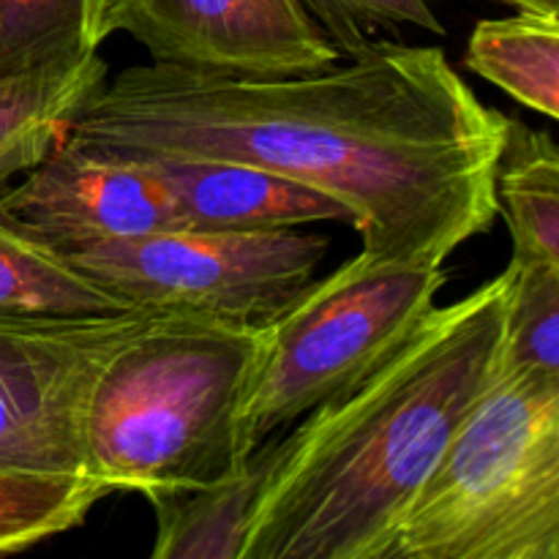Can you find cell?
Wrapping results in <instances>:
<instances>
[{
    "label": "cell",
    "instance_id": "1",
    "mask_svg": "<svg viewBox=\"0 0 559 559\" xmlns=\"http://www.w3.org/2000/svg\"><path fill=\"white\" fill-rule=\"evenodd\" d=\"M508 129L445 49L380 38L306 74L131 66L93 91L66 142L262 167L342 200L369 260L445 262L500 213Z\"/></svg>",
    "mask_w": 559,
    "mask_h": 559
},
{
    "label": "cell",
    "instance_id": "2",
    "mask_svg": "<svg viewBox=\"0 0 559 559\" xmlns=\"http://www.w3.org/2000/svg\"><path fill=\"white\" fill-rule=\"evenodd\" d=\"M511 265L437 306L388 364L284 431L243 559H388L404 513L497 380Z\"/></svg>",
    "mask_w": 559,
    "mask_h": 559
},
{
    "label": "cell",
    "instance_id": "3",
    "mask_svg": "<svg viewBox=\"0 0 559 559\" xmlns=\"http://www.w3.org/2000/svg\"><path fill=\"white\" fill-rule=\"evenodd\" d=\"M262 328L156 311L98 374L85 473L145 500L213 486L243 467L240 413Z\"/></svg>",
    "mask_w": 559,
    "mask_h": 559
},
{
    "label": "cell",
    "instance_id": "4",
    "mask_svg": "<svg viewBox=\"0 0 559 559\" xmlns=\"http://www.w3.org/2000/svg\"><path fill=\"white\" fill-rule=\"evenodd\" d=\"M388 559H559V374L502 366Z\"/></svg>",
    "mask_w": 559,
    "mask_h": 559
},
{
    "label": "cell",
    "instance_id": "5",
    "mask_svg": "<svg viewBox=\"0 0 559 559\" xmlns=\"http://www.w3.org/2000/svg\"><path fill=\"white\" fill-rule=\"evenodd\" d=\"M442 262L353 257L262 328L240 413L246 456L369 380L437 309Z\"/></svg>",
    "mask_w": 559,
    "mask_h": 559
},
{
    "label": "cell",
    "instance_id": "6",
    "mask_svg": "<svg viewBox=\"0 0 559 559\" xmlns=\"http://www.w3.org/2000/svg\"><path fill=\"white\" fill-rule=\"evenodd\" d=\"M328 249L325 235L293 227L267 233L164 229L58 251L129 309L265 328L314 284Z\"/></svg>",
    "mask_w": 559,
    "mask_h": 559
},
{
    "label": "cell",
    "instance_id": "7",
    "mask_svg": "<svg viewBox=\"0 0 559 559\" xmlns=\"http://www.w3.org/2000/svg\"><path fill=\"white\" fill-rule=\"evenodd\" d=\"M153 314L0 317V473L87 475L93 385Z\"/></svg>",
    "mask_w": 559,
    "mask_h": 559
},
{
    "label": "cell",
    "instance_id": "8",
    "mask_svg": "<svg viewBox=\"0 0 559 559\" xmlns=\"http://www.w3.org/2000/svg\"><path fill=\"white\" fill-rule=\"evenodd\" d=\"M109 27L151 63L205 74H306L344 58L300 0H109Z\"/></svg>",
    "mask_w": 559,
    "mask_h": 559
},
{
    "label": "cell",
    "instance_id": "9",
    "mask_svg": "<svg viewBox=\"0 0 559 559\" xmlns=\"http://www.w3.org/2000/svg\"><path fill=\"white\" fill-rule=\"evenodd\" d=\"M5 211L55 249L183 229L162 180L123 162L60 142L20 183L0 191Z\"/></svg>",
    "mask_w": 559,
    "mask_h": 559
},
{
    "label": "cell",
    "instance_id": "10",
    "mask_svg": "<svg viewBox=\"0 0 559 559\" xmlns=\"http://www.w3.org/2000/svg\"><path fill=\"white\" fill-rule=\"evenodd\" d=\"M123 162L145 164L162 180L183 229L267 233L322 222L353 224V213L336 197L251 164L173 156Z\"/></svg>",
    "mask_w": 559,
    "mask_h": 559
},
{
    "label": "cell",
    "instance_id": "11",
    "mask_svg": "<svg viewBox=\"0 0 559 559\" xmlns=\"http://www.w3.org/2000/svg\"><path fill=\"white\" fill-rule=\"evenodd\" d=\"M282 435L262 442L243 467L213 486L151 497L156 513L153 559H243L246 533L271 478Z\"/></svg>",
    "mask_w": 559,
    "mask_h": 559
},
{
    "label": "cell",
    "instance_id": "12",
    "mask_svg": "<svg viewBox=\"0 0 559 559\" xmlns=\"http://www.w3.org/2000/svg\"><path fill=\"white\" fill-rule=\"evenodd\" d=\"M107 80L98 52L0 80V191L49 156L82 104Z\"/></svg>",
    "mask_w": 559,
    "mask_h": 559
},
{
    "label": "cell",
    "instance_id": "13",
    "mask_svg": "<svg viewBox=\"0 0 559 559\" xmlns=\"http://www.w3.org/2000/svg\"><path fill=\"white\" fill-rule=\"evenodd\" d=\"M131 311L76 271L0 200V317H96Z\"/></svg>",
    "mask_w": 559,
    "mask_h": 559
},
{
    "label": "cell",
    "instance_id": "14",
    "mask_svg": "<svg viewBox=\"0 0 559 559\" xmlns=\"http://www.w3.org/2000/svg\"><path fill=\"white\" fill-rule=\"evenodd\" d=\"M497 211L519 265L559 267V140L511 120L497 169Z\"/></svg>",
    "mask_w": 559,
    "mask_h": 559
},
{
    "label": "cell",
    "instance_id": "15",
    "mask_svg": "<svg viewBox=\"0 0 559 559\" xmlns=\"http://www.w3.org/2000/svg\"><path fill=\"white\" fill-rule=\"evenodd\" d=\"M464 66L513 102L559 123V11L484 20L473 27Z\"/></svg>",
    "mask_w": 559,
    "mask_h": 559
},
{
    "label": "cell",
    "instance_id": "16",
    "mask_svg": "<svg viewBox=\"0 0 559 559\" xmlns=\"http://www.w3.org/2000/svg\"><path fill=\"white\" fill-rule=\"evenodd\" d=\"M109 0H0V80L98 52Z\"/></svg>",
    "mask_w": 559,
    "mask_h": 559
},
{
    "label": "cell",
    "instance_id": "17",
    "mask_svg": "<svg viewBox=\"0 0 559 559\" xmlns=\"http://www.w3.org/2000/svg\"><path fill=\"white\" fill-rule=\"evenodd\" d=\"M115 489L93 475L0 473V555L82 527Z\"/></svg>",
    "mask_w": 559,
    "mask_h": 559
},
{
    "label": "cell",
    "instance_id": "18",
    "mask_svg": "<svg viewBox=\"0 0 559 559\" xmlns=\"http://www.w3.org/2000/svg\"><path fill=\"white\" fill-rule=\"evenodd\" d=\"M508 265L513 282L502 366L559 374V267Z\"/></svg>",
    "mask_w": 559,
    "mask_h": 559
},
{
    "label": "cell",
    "instance_id": "19",
    "mask_svg": "<svg viewBox=\"0 0 559 559\" xmlns=\"http://www.w3.org/2000/svg\"><path fill=\"white\" fill-rule=\"evenodd\" d=\"M317 25L328 33L342 55H358L374 41L377 31H399V27H418V31L442 36L440 16L435 0H300Z\"/></svg>",
    "mask_w": 559,
    "mask_h": 559
},
{
    "label": "cell",
    "instance_id": "20",
    "mask_svg": "<svg viewBox=\"0 0 559 559\" xmlns=\"http://www.w3.org/2000/svg\"><path fill=\"white\" fill-rule=\"evenodd\" d=\"M500 3L524 11V14H555L559 11V0H500Z\"/></svg>",
    "mask_w": 559,
    "mask_h": 559
}]
</instances>
